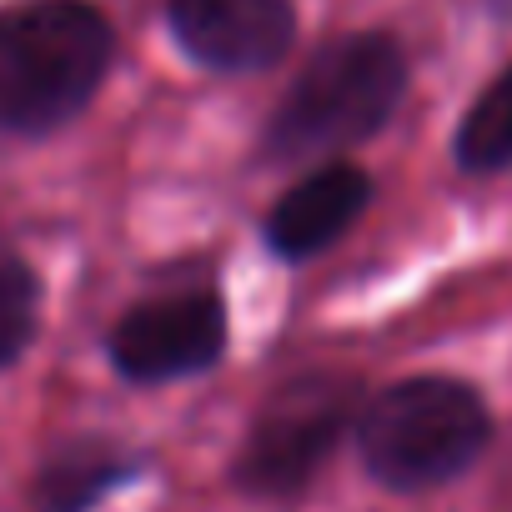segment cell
Segmentation results:
<instances>
[{"mask_svg":"<svg viewBox=\"0 0 512 512\" xmlns=\"http://www.w3.org/2000/svg\"><path fill=\"white\" fill-rule=\"evenodd\" d=\"M116 31L91 0H21L0 11V126L56 131L101 91Z\"/></svg>","mask_w":512,"mask_h":512,"instance_id":"cell-1","label":"cell"},{"mask_svg":"<svg viewBox=\"0 0 512 512\" xmlns=\"http://www.w3.org/2000/svg\"><path fill=\"white\" fill-rule=\"evenodd\" d=\"M357 452L377 487L432 492L457 482L492 442V412L457 377H407L362 402Z\"/></svg>","mask_w":512,"mask_h":512,"instance_id":"cell-2","label":"cell"},{"mask_svg":"<svg viewBox=\"0 0 512 512\" xmlns=\"http://www.w3.org/2000/svg\"><path fill=\"white\" fill-rule=\"evenodd\" d=\"M407 91V61L387 36H342L322 46L292 81L267 126V151L282 161H327L377 136Z\"/></svg>","mask_w":512,"mask_h":512,"instance_id":"cell-3","label":"cell"},{"mask_svg":"<svg viewBox=\"0 0 512 512\" xmlns=\"http://www.w3.org/2000/svg\"><path fill=\"white\" fill-rule=\"evenodd\" d=\"M357 417L362 382L352 372H302L282 382L251 417L231 462V482L262 502L302 497L337 452V442L357 427Z\"/></svg>","mask_w":512,"mask_h":512,"instance_id":"cell-4","label":"cell"},{"mask_svg":"<svg viewBox=\"0 0 512 512\" xmlns=\"http://www.w3.org/2000/svg\"><path fill=\"white\" fill-rule=\"evenodd\" d=\"M226 347V307L216 292H166L131 307L111 332V362L131 382H176L206 372Z\"/></svg>","mask_w":512,"mask_h":512,"instance_id":"cell-5","label":"cell"},{"mask_svg":"<svg viewBox=\"0 0 512 512\" xmlns=\"http://www.w3.org/2000/svg\"><path fill=\"white\" fill-rule=\"evenodd\" d=\"M181 51L211 71H267L297 36L292 0H166Z\"/></svg>","mask_w":512,"mask_h":512,"instance_id":"cell-6","label":"cell"},{"mask_svg":"<svg viewBox=\"0 0 512 512\" xmlns=\"http://www.w3.org/2000/svg\"><path fill=\"white\" fill-rule=\"evenodd\" d=\"M367 196H372V181L367 171L337 161V166H322L312 176H302L267 216V241L277 256L287 262H302V256H317L327 251L362 211H367Z\"/></svg>","mask_w":512,"mask_h":512,"instance_id":"cell-7","label":"cell"},{"mask_svg":"<svg viewBox=\"0 0 512 512\" xmlns=\"http://www.w3.org/2000/svg\"><path fill=\"white\" fill-rule=\"evenodd\" d=\"M141 472V457L101 442V437H76L36 467L31 482V507L36 512H96L116 487H126Z\"/></svg>","mask_w":512,"mask_h":512,"instance_id":"cell-8","label":"cell"},{"mask_svg":"<svg viewBox=\"0 0 512 512\" xmlns=\"http://www.w3.org/2000/svg\"><path fill=\"white\" fill-rule=\"evenodd\" d=\"M457 161L467 171H502V166H512V66L462 116V126H457Z\"/></svg>","mask_w":512,"mask_h":512,"instance_id":"cell-9","label":"cell"},{"mask_svg":"<svg viewBox=\"0 0 512 512\" xmlns=\"http://www.w3.org/2000/svg\"><path fill=\"white\" fill-rule=\"evenodd\" d=\"M36 317H41V282L26 267V256L0 241V367H11L31 347Z\"/></svg>","mask_w":512,"mask_h":512,"instance_id":"cell-10","label":"cell"}]
</instances>
